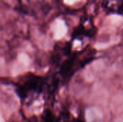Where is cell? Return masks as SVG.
<instances>
[{"mask_svg":"<svg viewBox=\"0 0 123 122\" xmlns=\"http://www.w3.org/2000/svg\"><path fill=\"white\" fill-rule=\"evenodd\" d=\"M118 11H119V12H120V13H123V4H122V5H120V6Z\"/></svg>","mask_w":123,"mask_h":122,"instance_id":"cell-7","label":"cell"},{"mask_svg":"<svg viewBox=\"0 0 123 122\" xmlns=\"http://www.w3.org/2000/svg\"><path fill=\"white\" fill-rule=\"evenodd\" d=\"M44 83V79L42 77L29 74L25 76L23 80L17 84L16 91L19 98L25 99L30 92H41Z\"/></svg>","mask_w":123,"mask_h":122,"instance_id":"cell-1","label":"cell"},{"mask_svg":"<svg viewBox=\"0 0 123 122\" xmlns=\"http://www.w3.org/2000/svg\"><path fill=\"white\" fill-rule=\"evenodd\" d=\"M106 66V61L103 59H99L94 61L89 66V69L86 70V78L89 80L95 79L99 74L104 70Z\"/></svg>","mask_w":123,"mask_h":122,"instance_id":"cell-2","label":"cell"},{"mask_svg":"<svg viewBox=\"0 0 123 122\" xmlns=\"http://www.w3.org/2000/svg\"><path fill=\"white\" fill-rule=\"evenodd\" d=\"M86 118L87 122H103L104 115L98 107H92L87 109Z\"/></svg>","mask_w":123,"mask_h":122,"instance_id":"cell-3","label":"cell"},{"mask_svg":"<svg viewBox=\"0 0 123 122\" xmlns=\"http://www.w3.org/2000/svg\"><path fill=\"white\" fill-rule=\"evenodd\" d=\"M115 122H123V114L117 116L115 120Z\"/></svg>","mask_w":123,"mask_h":122,"instance_id":"cell-6","label":"cell"},{"mask_svg":"<svg viewBox=\"0 0 123 122\" xmlns=\"http://www.w3.org/2000/svg\"><path fill=\"white\" fill-rule=\"evenodd\" d=\"M94 87L95 88H94L92 93L93 100L97 103H103L107 99L108 96L107 91L104 87L101 86H97Z\"/></svg>","mask_w":123,"mask_h":122,"instance_id":"cell-4","label":"cell"},{"mask_svg":"<svg viewBox=\"0 0 123 122\" xmlns=\"http://www.w3.org/2000/svg\"><path fill=\"white\" fill-rule=\"evenodd\" d=\"M111 107L114 112H123V93L114 96L111 103Z\"/></svg>","mask_w":123,"mask_h":122,"instance_id":"cell-5","label":"cell"}]
</instances>
